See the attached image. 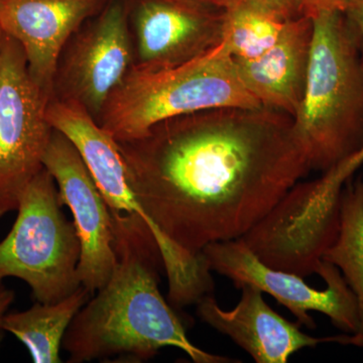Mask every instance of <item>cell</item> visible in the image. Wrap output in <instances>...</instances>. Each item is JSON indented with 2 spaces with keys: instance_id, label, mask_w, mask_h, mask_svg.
Wrapping results in <instances>:
<instances>
[{
  "instance_id": "obj_5",
  "label": "cell",
  "mask_w": 363,
  "mask_h": 363,
  "mask_svg": "<svg viewBox=\"0 0 363 363\" xmlns=\"http://www.w3.org/2000/svg\"><path fill=\"white\" fill-rule=\"evenodd\" d=\"M62 206L56 182L44 168L28 184L13 228L0 241V281L23 279L35 301L45 304L81 286L80 241Z\"/></svg>"
},
{
  "instance_id": "obj_25",
  "label": "cell",
  "mask_w": 363,
  "mask_h": 363,
  "mask_svg": "<svg viewBox=\"0 0 363 363\" xmlns=\"http://www.w3.org/2000/svg\"><path fill=\"white\" fill-rule=\"evenodd\" d=\"M1 331H2V329H0V343H1V339H2Z\"/></svg>"
},
{
  "instance_id": "obj_19",
  "label": "cell",
  "mask_w": 363,
  "mask_h": 363,
  "mask_svg": "<svg viewBox=\"0 0 363 363\" xmlns=\"http://www.w3.org/2000/svg\"><path fill=\"white\" fill-rule=\"evenodd\" d=\"M347 0H303L306 16H314L322 11H342Z\"/></svg>"
},
{
  "instance_id": "obj_20",
  "label": "cell",
  "mask_w": 363,
  "mask_h": 363,
  "mask_svg": "<svg viewBox=\"0 0 363 363\" xmlns=\"http://www.w3.org/2000/svg\"><path fill=\"white\" fill-rule=\"evenodd\" d=\"M16 294L13 291L6 290V288L0 291V322H1L2 317L6 314L7 310L13 304Z\"/></svg>"
},
{
  "instance_id": "obj_22",
  "label": "cell",
  "mask_w": 363,
  "mask_h": 363,
  "mask_svg": "<svg viewBox=\"0 0 363 363\" xmlns=\"http://www.w3.org/2000/svg\"><path fill=\"white\" fill-rule=\"evenodd\" d=\"M360 52H362V60H363V39L362 40V42H360ZM357 154V156L359 157L360 159H362L363 161V147H362V149L358 150Z\"/></svg>"
},
{
  "instance_id": "obj_7",
  "label": "cell",
  "mask_w": 363,
  "mask_h": 363,
  "mask_svg": "<svg viewBox=\"0 0 363 363\" xmlns=\"http://www.w3.org/2000/svg\"><path fill=\"white\" fill-rule=\"evenodd\" d=\"M210 269L233 281L235 288L250 285L269 294L285 306L308 328H316L309 312L326 315L332 324L346 334L359 335L360 317L357 298L337 267L322 260L317 274L326 284L325 290L308 285L293 272L267 266L241 240L214 242L202 250Z\"/></svg>"
},
{
  "instance_id": "obj_18",
  "label": "cell",
  "mask_w": 363,
  "mask_h": 363,
  "mask_svg": "<svg viewBox=\"0 0 363 363\" xmlns=\"http://www.w3.org/2000/svg\"><path fill=\"white\" fill-rule=\"evenodd\" d=\"M344 20L353 37L362 42L363 39V0H347L342 11Z\"/></svg>"
},
{
  "instance_id": "obj_6",
  "label": "cell",
  "mask_w": 363,
  "mask_h": 363,
  "mask_svg": "<svg viewBox=\"0 0 363 363\" xmlns=\"http://www.w3.org/2000/svg\"><path fill=\"white\" fill-rule=\"evenodd\" d=\"M48 92L30 76L21 45L4 35L0 68V217L16 211L28 184L44 169L54 128Z\"/></svg>"
},
{
  "instance_id": "obj_11",
  "label": "cell",
  "mask_w": 363,
  "mask_h": 363,
  "mask_svg": "<svg viewBox=\"0 0 363 363\" xmlns=\"http://www.w3.org/2000/svg\"><path fill=\"white\" fill-rule=\"evenodd\" d=\"M104 0H0V28L25 54L33 80L49 93L61 52Z\"/></svg>"
},
{
  "instance_id": "obj_21",
  "label": "cell",
  "mask_w": 363,
  "mask_h": 363,
  "mask_svg": "<svg viewBox=\"0 0 363 363\" xmlns=\"http://www.w3.org/2000/svg\"><path fill=\"white\" fill-rule=\"evenodd\" d=\"M193 1L201 2V4H209V6L228 9H230V7L236 6V4H240L242 0H193Z\"/></svg>"
},
{
  "instance_id": "obj_3",
  "label": "cell",
  "mask_w": 363,
  "mask_h": 363,
  "mask_svg": "<svg viewBox=\"0 0 363 363\" xmlns=\"http://www.w3.org/2000/svg\"><path fill=\"white\" fill-rule=\"evenodd\" d=\"M304 95L293 126L311 169L327 171L363 147V60L341 11L312 16Z\"/></svg>"
},
{
  "instance_id": "obj_16",
  "label": "cell",
  "mask_w": 363,
  "mask_h": 363,
  "mask_svg": "<svg viewBox=\"0 0 363 363\" xmlns=\"http://www.w3.org/2000/svg\"><path fill=\"white\" fill-rule=\"evenodd\" d=\"M289 21L242 0L226 9L222 43L235 61L257 59L276 44Z\"/></svg>"
},
{
  "instance_id": "obj_13",
  "label": "cell",
  "mask_w": 363,
  "mask_h": 363,
  "mask_svg": "<svg viewBox=\"0 0 363 363\" xmlns=\"http://www.w3.org/2000/svg\"><path fill=\"white\" fill-rule=\"evenodd\" d=\"M312 35V18H293L259 58L234 60L243 84L262 106L296 116L304 95Z\"/></svg>"
},
{
  "instance_id": "obj_2",
  "label": "cell",
  "mask_w": 363,
  "mask_h": 363,
  "mask_svg": "<svg viewBox=\"0 0 363 363\" xmlns=\"http://www.w3.org/2000/svg\"><path fill=\"white\" fill-rule=\"evenodd\" d=\"M112 214L116 266L111 279L74 319L62 347L68 362L117 357L147 362L164 347L185 352L196 363L233 362L191 342L185 326L159 289L161 252L138 214Z\"/></svg>"
},
{
  "instance_id": "obj_10",
  "label": "cell",
  "mask_w": 363,
  "mask_h": 363,
  "mask_svg": "<svg viewBox=\"0 0 363 363\" xmlns=\"http://www.w3.org/2000/svg\"><path fill=\"white\" fill-rule=\"evenodd\" d=\"M225 13L193 0H143L135 23L138 66L175 67L217 47L223 40Z\"/></svg>"
},
{
  "instance_id": "obj_8",
  "label": "cell",
  "mask_w": 363,
  "mask_h": 363,
  "mask_svg": "<svg viewBox=\"0 0 363 363\" xmlns=\"http://www.w3.org/2000/svg\"><path fill=\"white\" fill-rule=\"evenodd\" d=\"M43 164L56 182L60 201L73 215L81 247L79 281L94 295L116 266L111 209L77 149L59 131L54 130Z\"/></svg>"
},
{
  "instance_id": "obj_24",
  "label": "cell",
  "mask_w": 363,
  "mask_h": 363,
  "mask_svg": "<svg viewBox=\"0 0 363 363\" xmlns=\"http://www.w3.org/2000/svg\"><path fill=\"white\" fill-rule=\"evenodd\" d=\"M4 285H2V281H0V291H1L2 289H4Z\"/></svg>"
},
{
  "instance_id": "obj_17",
  "label": "cell",
  "mask_w": 363,
  "mask_h": 363,
  "mask_svg": "<svg viewBox=\"0 0 363 363\" xmlns=\"http://www.w3.org/2000/svg\"><path fill=\"white\" fill-rule=\"evenodd\" d=\"M286 20L306 16L303 0H250Z\"/></svg>"
},
{
  "instance_id": "obj_23",
  "label": "cell",
  "mask_w": 363,
  "mask_h": 363,
  "mask_svg": "<svg viewBox=\"0 0 363 363\" xmlns=\"http://www.w3.org/2000/svg\"><path fill=\"white\" fill-rule=\"evenodd\" d=\"M2 38H4V33H2L1 28H0V68H1L2 60Z\"/></svg>"
},
{
  "instance_id": "obj_14",
  "label": "cell",
  "mask_w": 363,
  "mask_h": 363,
  "mask_svg": "<svg viewBox=\"0 0 363 363\" xmlns=\"http://www.w3.org/2000/svg\"><path fill=\"white\" fill-rule=\"evenodd\" d=\"M93 294L84 286L56 303L37 302L25 311L6 313L0 329L16 336L35 363H60L62 344L72 320Z\"/></svg>"
},
{
  "instance_id": "obj_12",
  "label": "cell",
  "mask_w": 363,
  "mask_h": 363,
  "mask_svg": "<svg viewBox=\"0 0 363 363\" xmlns=\"http://www.w3.org/2000/svg\"><path fill=\"white\" fill-rule=\"evenodd\" d=\"M133 47L128 16L121 2L111 4L78 40L67 73L76 101L88 111H104L130 72Z\"/></svg>"
},
{
  "instance_id": "obj_15",
  "label": "cell",
  "mask_w": 363,
  "mask_h": 363,
  "mask_svg": "<svg viewBox=\"0 0 363 363\" xmlns=\"http://www.w3.org/2000/svg\"><path fill=\"white\" fill-rule=\"evenodd\" d=\"M323 260L337 267L357 298L363 340V176L343 186L337 238Z\"/></svg>"
},
{
  "instance_id": "obj_4",
  "label": "cell",
  "mask_w": 363,
  "mask_h": 363,
  "mask_svg": "<svg viewBox=\"0 0 363 363\" xmlns=\"http://www.w3.org/2000/svg\"><path fill=\"white\" fill-rule=\"evenodd\" d=\"M225 107L264 106L243 84L221 42L181 65L131 69L105 104L100 125L118 143H135L164 121Z\"/></svg>"
},
{
  "instance_id": "obj_9",
  "label": "cell",
  "mask_w": 363,
  "mask_h": 363,
  "mask_svg": "<svg viewBox=\"0 0 363 363\" xmlns=\"http://www.w3.org/2000/svg\"><path fill=\"white\" fill-rule=\"evenodd\" d=\"M241 298L230 311L222 309L212 294L197 302V315L215 330L228 336L257 363H286L294 353L320 344L339 343L362 347L363 340L354 334L312 337L267 304L262 291L240 286Z\"/></svg>"
},
{
  "instance_id": "obj_1",
  "label": "cell",
  "mask_w": 363,
  "mask_h": 363,
  "mask_svg": "<svg viewBox=\"0 0 363 363\" xmlns=\"http://www.w3.org/2000/svg\"><path fill=\"white\" fill-rule=\"evenodd\" d=\"M128 145L130 187L168 272L240 240L312 169L293 117L267 107L177 117Z\"/></svg>"
}]
</instances>
